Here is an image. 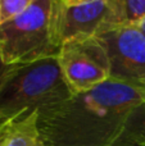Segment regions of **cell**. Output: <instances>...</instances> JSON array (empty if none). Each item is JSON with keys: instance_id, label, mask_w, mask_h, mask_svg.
Returning <instances> with one entry per match:
<instances>
[{"instance_id": "cell-13", "label": "cell", "mask_w": 145, "mask_h": 146, "mask_svg": "<svg viewBox=\"0 0 145 146\" xmlns=\"http://www.w3.org/2000/svg\"><path fill=\"white\" fill-rule=\"evenodd\" d=\"M134 25H136V27H138L139 30L143 32V35L145 36V17H143L141 19H139L138 22H135Z\"/></svg>"}, {"instance_id": "cell-6", "label": "cell", "mask_w": 145, "mask_h": 146, "mask_svg": "<svg viewBox=\"0 0 145 146\" xmlns=\"http://www.w3.org/2000/svg\"><path fill=\"white\" fill-rule=\"evenodd\" d=\"M108 54L110 78L145 91V36L126 22L96 36Z\"/></svg>"}, {"instance_id": "cell-9", "label": "cell", "mask_w": 145, "mask_h": 146, "mask_svg": "<svg viewBox=\"0 0 145 146\" xmlns=\"http://www.w3.org/2000/svg\"><path fill=\"white\" fill-rule=\"evenodd\" d=\"M35 0H0V22L12 19L22 13Z\"/></svg>"}, {"instance_id": "cell-4", "label": "cell", "mask_w": 145, "mask_h": 146, "mask_svg": "<svg viewBox=\"0 0 145 146\" xmlns=\"http://www.w3.org/2000/svg\"><path fill=\"white\" fill-rule=\"evenodd\" d=\"M57 59L73 95L87 92L110 78L108 54L98 37L67 41L61 46Z\"/></svg>"}, {"instance_id": "cell-10", "label": "cell", "mask_w": 145, "mask_h": 146, "mask_svg": "<svg viewBox=\"0 0 145 146\" xmlns=\"http://www.w3.org/2000/svg\"><path fill=\"white\" fill-rule=\"evenodd\" d=\"M127 22L135 23L145 17V0H125Z\"/></svg>"}, {"instance_id": "cell-7", "label": "cell", "mask_w": 145, "mask_h": 146, "mask_svg": "<svg viewBox=\"0 0 145 146\" xmlns=\"http://www.w3.org/2000/svg\"><path fill=\"white\" fill-rule=\"evenodd\" d=\"M37 119V111H33L25 118L12 122L3 146H46L39 131Z\"/></svg>"}, {"instance_id": "cell-15", "label": "cell", "mask_w": 145, "mask_h": 146, "mask_svg": "<svg viewBox=\"0 0 145 146\" xmlns=\"http://www.w3.org/2000/svg\"><path fill=\"white\" fill-rule=\"evenodd\" d=\"M0 23H1V22H0Z\"/></svg>"}, {"instance_id": "cell-14", "label": "cell", "mask_w": 145, "mask_h": 146, "mask_svg": "<svg viewBox=\"0 0 145 146\" xmlns=\"http://www.w3.org/2000/svg\"><path fill=\"white\" fill-rule=\"evenodd\" d=\"M66 5H76V4H81V3H86V1H91V0H62Z\"/></svg>"}, {"instance_id": "cell-2", "label": "cell", "mask_w": 145, "mask_h": 146, "mask_svg": "<svg viewBox=\"0 0 145 146\" xmlns=\"http://www.w3.org/2000/svg\"><path fill=\"white\" fill-rule=\"evenodd\" d=\"M72 95L57 56L13 66L0 87V124L40 113Z\"/></svg>"}, {"instance_id": "cell-5", "label": "cell", "mask_w": 145, "mask_h": 146, "mask_svg": "<svg viewBox=\"0 0 145 146\" xmlns=\"http://www.w3.org/2000/svg\"><path fill=\"white\" fill-rule=\"evenodd\" d=\"M127 22L125 0H91L76 5L59 7L58 32L64 42L74 38L96 37Z\"/></svg>"}, {"instance_id": "cell-1", "label": "cell", "mask_w": 145, "mask_h": 146, "mask_svg": "<svg viewBox=\"0 0 145 146\" xmlns=\"http://www.w3.org/2000/svg\"><path fill=\"white\" fill-rule=\"evenodd\" d=\"M144 108V90L109 78L37 113L39 131L46 146H107Z\"/></svg>"}, {"instance_id": "cell-3", "label": "cell", "mask_w": 145, "mask_h": 146, "mask_svg": "<svg viewBox=\"0 0 145 146\" xmlns=\"http://www.w3.org/2000/svg\"><path fill=\"white\" fill-rule=\"evenodd\" d=\"M61 3L35 0L22 13L0 23V55L5 64L21 66L58 55Z\"/></svg>"}, {"instance_id": "cell-8", "label": "cell", "mask_w": 145, "mask_h": 146, "mask_svg": "<svg viewBox=\"0 0 145 146\" xmlns=\"http://www.w3.org/2000/svg\"><path fill=\"white\" fill-rule=\"evenodd\" d=\"M107 146H145V108L134 117L120 136Z\"/></svg>"}, {"instance_id": "cell-12", "label": "cell", "mask_w": 145, "mask_h": 146, "mask_svg": "<svg viewBox=\"0 0 145 146\" xmlns=\"http://www.w3.org/2000/svg\"><path fill=\"white\" fill-rule=\"evenodd\" d=\"M10 124L12 122H5L0 126V146L4 145L5 140H7V136H8V132H9V128H10Z\"/></svg>"}, {"instance_id": "cell-11", "label": "cell", "mask_w": 145, "mask_h": 146, "mask_svg": "<svg viewBox=\"0 0 145 146\" xmlns=\"http://www.w3.org/2000/svg\"><path fill=\"white\" fill-rule=\"evenodd\" d=\"M13 66H8V64H5L4 62H3V58L1 55H0V87H1V83L3 81L5 80V77H7V74L9 73V71L12 69ZM1 126V124H0Z\"/></svg>"}]
</instances>
